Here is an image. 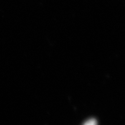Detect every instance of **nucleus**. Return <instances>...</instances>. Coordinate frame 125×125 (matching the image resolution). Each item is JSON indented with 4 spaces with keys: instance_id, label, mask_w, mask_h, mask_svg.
Masks as SVG:
<instances>
[{
    "instance_id": "obj_1",
    "label": "nucleus",
    "mask_w": 125,
    "mask_h": 125,
    "mask_svg": "<svg viewBox=\"0 0 125 125\" xmlns=\"http://www.w3.org/2000/svg\"><path fill=\"white\" fill-rule=\"evenodd\" d=\"M83 125H97V122L95 119L90 118L86 120Z\"/></svg>"
}]
</instances>
